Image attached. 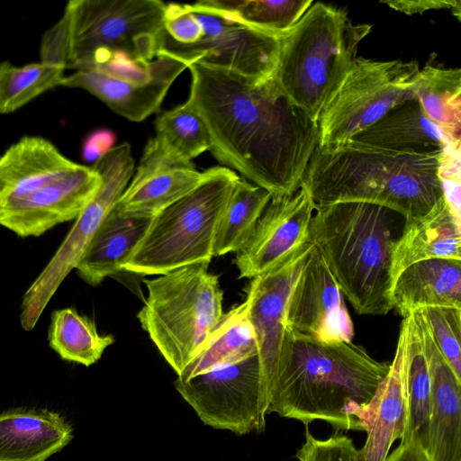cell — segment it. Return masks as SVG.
I'll list each match as a JSON object with an SVG mask.
<instances>
[{
    "label": "cell",
    "mask_w": 461,
    "mask_h": 461,
    "mask_svg": "<svg viewBox=\"0 0 461 461\" xmlns=\"http://www.w3.org/2000/svg\"><path fill=\"white\" fill-rule=\"evenodd\" d=\"M187 68L185 104L203 123L214 158L267 190L271 200L292 196L318 147V123L274 77L257 80L198 63Z\"/></svg>",
    "instance_id": "6da1fadb"
},
{
    "label": "cell",
    "mask_w": 461,
    "mask_h": 461,
    "mask_svg": "<svg viewBox=\"0 0 461 461\" xmlns=\"http://www.w3.org/2000/svg\"><path fill=\"white\" fill-rule=\"evenodd\" d=\"M389 368L352 341L323 344L285 331L267 414L305 426L322 420L338 431L359 430L348 410L367 404Z\"/></svg>",
    "instance_id": "7a4b0ae2"
},
{
    "label": "cell",
    "mask_w": 461,
    "mask_h": 461,
    "mask_svg": "<svg viewBox=\"0 0 461 461\" xmlns=\"http://www.w3.org/2000/svg\"><path fill=\"white\" fill-rule=\"evenodd\" d=\"M440 153L398 154L351 141L334 150L317 147L302 184L315 204L368 203L407 221L426 214L443 198Z\"/></svg>",
    "instance_id": "3957f363"
},
{
    "label": "cell",
    "mask_w": 461,
    "mask_h": 461,
    "mask_svg": "<svg viewBox=\"0 0 461 461\" xmlns=\"http://www.w3.org/2000/svg\"><path fill=\"white\" fill-rule=\"evenodd\" d=\"M101 185L92 167L42 137L24 136L0 157V225L22 238L41 236L76 220Z\"/></svg>",
    "instance_id": "277c9868"
},
{
    "label": "cell",
    "mask_w": 461,
    "mask_h": 461,
    "mask_svg": "<svg viewBox=\"0 0 461 461\" xmlns=\"http://www.w3.org/2000/svg\"><path fill=\"white\" fill-rule=\"evenodd\" d=\"M310 240L361 315L393 310L391 210L363 202L315 204Z\"/></svg>",
    "instance_id": "5b68a950"
},
{
    "label": "cell",
    "mask_w": 461,
    "mask_h": 461,
    "mask_svg": "<svg viewBox=\"0 0 461 461\" xmlns=\"http://www.w3.org/2000/svg\"><path fill=\"white\" fill-rule=\"evenodd\" d=\"M166 4L158 0H72L41 40V61L87 70L113 53L157 57Z\"/></svg>",
    "instance_id": "8992f818"
},
{
    "label": "cell",
    "mask_w": 461,
    "mask_h": 461,
    "mask_svg": "<svg viewBox=\"0 0 461 461\" xmlns=\"http://www.w3.org/2000/svg\"><path fill=\"white\" fill-rule=\"evenodd\" d=\"M372 25L353 24L348 14L313 2L279 38L274 78L294 104L318 123L320 115L357 58L358 43Z\"/></svg>",
    "instance_id": "52a82bcc"
},
{
    "label": "cell",
    "mask_w": 461,
    "mask_h": 461,
    "mask_svg": "<svg viewBox=\"0 0 461 461\" xmlns=\"http://www.w3.org/2000/svg\"><path fill=\"white\" fill-rule=\"evenodd\" d=\"M208 169L198 186L150 220L122 271L144 276L209 265L220 219L240 177L226 167Z\"/></svg>",
    "instance_id": "ba28073f"
},
{
    "label": "cell",
    "mask_w": 461,
    "mask_h": 461,
    "mask_svg": "<svg viewBox=\"0 0 461 461\" xmlns=\"http://www.w3.org/2000/svg\"><path fill=\"white\" fill-rule=\"evenodd\" d=\"M148 297L138 312L142 329L179 375L223 316V293L204 263L143 279Z\"/></svg>",
    "instance_id": "9c48e42d"
},
{
    "label": "cell",
    "mask_w": 461,
    "mask_h": 461,
    "mask_svg": "<svg viewBox=\"0 0 461 461\" xmlns=\"http://www.w3.org/2000/svg\"><path fill=\"white\" fill-rule=\"evenodd\" d=\"M417 61L357 57L318 120V148L334 150L394 105L414 97Z\"/></svg>",
    "instance_id": "30bf717a"
},
{
    "label": "cell",
    "mask_w": 461,
    "mask_h": 461,
    "mask_svg": "<svg viewBox=\"0 0 461 461\" xmlns=\"http://www.w3.org/2000/svg\"><path fill=\"white\" fill-rule=\"evenodd\" d=\"M92 168L101 176L99 190L23 296L20 321L25 330L34 328L48 303L75 268L96 230L126 189L134 171L131 146L127 142L113 146L94 163Z\"/></svg>",
    "instance_id": "8fae6325"
},
{
    "label": "cell",
    "mask_w": 461,
    "mask_h": 461,
    "mask_svg": "<svg viewBox=\"0 0 461 461\" xmlns=\"http://www.w3.org/2000/svg\"><path fill=\"white\" fill-rule=\"evenodd\" d=\"M201 24L199 39L190 44L174 41L163 30L157 56L165 54L189 65L198 63L265 80L274 76L279 39L246 25L201 3L187 4Z\"/></svg>",
    "instance_id": "7c38bea8"
},
{
    "label": "cell",
    "mask_w": 461,
    "mask_h": 461,
    "mask_svg": "<svg viewBox=\"0 0 461 461\" xmlns=\"http://www.w3.org/2000/svg\"><path fill=\"white\" fill-rule=\"evenodd\" d=\"M175 387L204 425L237 435L266 428L268 402L258 354L185 382L176 379Z\"/></svg>",
    "instance_id": "4fadbf2b"
},
{
    "label": "cell",
    "mask_w": 461,
    "mask_h": 461,
    "mask_svg": "<svg viewBox=\"0 0 461 461\" xmlns=\"http://www.w3.org/2000/svg\"><path fill=\"white\" fill-rule=\"evenodd\" d=\"M186 68L165 54L140 61L113 53L90 69L66 76L61 86L86 90L115 113L138 122L159 111L171 85Z\"/></svg>",
    "instance_id": "5bb4252c"
},
{
    "label": "cell",
    "mask_w": 461,
    "mask_h": 461,
    "mask_svg": "<svg viewBox=\"0 0 461 461\" xmlns=\"http://www.w3.org/2000/svg\"><path fill=\"white\" fill-rule=\"evenodd\" d=\"M285 332L323 344L350 342L354 338L343 294L315 246L292 289Z\"/></svg>",
    "instance_id": "9a60e30c"
},
{
    "label": "cell",
    "mask_w": 461,
    "mask_h": 461,
    "mask_svg": "<svg viewBox=\"0 0 461 461\" xmlns=\"http://www.w3.org/2000/svg\"><path fill=\"white\" fill-rule=\"evenodd\" d=\"M313 248V242L309 240L266 272L251 278L247 289L245 302L256 335L268 403L285 331L289 297Z\"/></svg>",
    "instance_id": "2e32d148"
},
{
    "label": "cell",
    "mask_w": 461,
    "mask_h": 461,
    "mask_svg": "<svg viewBox=\"0 0 461 461\" xmlns=\"http://www.w3.org/2000/svg\"><path fill=\"white\" fill-rule=\"evenodd\" d=\"M315 203L303 184L290 197L271 200L233 263L240 278H253L310 240Z\"/></svg>",
    "instance_id": "e0dca14e"
},
{
    "label": "cell",
    "mask_w": 461,
    "mask_h": 461,
    "mask_svg": "<svg viewBox=\"0 0 461 461\" xmlns=\"http://www.w3.org/2000/svg\"><path fill=\"white\" fill-rule=\"evenodd\" d=\"M208 174L209 169L198 171L192 162L166 155L150 139L113 209L124 217L151 219L198 186Z\"/></svg>",
    "instance_id": "ac0fdd59"
},
{
    "label": "cell",
    "mask_w": 461,
    "mask_h": 461,
    "mask_svg": "<svg viewBox=\"0 0 461 461\" xmlns=\"http://www.w3.org/2000/svg\"><path fill=\"white\" fill-rule=\"evenodd\" d=\"M403 332L400 328L396 350L389 371L373 399L366 405L348 409V415L366 432L359 449L361 461H385L396 439L406 428V401L402 376Z\"/></svg>",
    "instance_id": "d6986e66"
},
{
    "label": "cell",
    "mask_w": 461,
    "mask_h": 461,
    "mask_svg": "<svg viewBox=\"0 0 461 461\" xmlns=\"http://www.w3.org/2000/svg\"><path fill=\"white\" fill-rule=\"evenodd\" d=\"M415 312L431 382L429 460L461 461V381L441 355L420 313Z\"/></svg>",
    "instance_id": "ffe728a7"
},
{
    "label": "cell",
    "mask_w": 461,
    "mask_h": 461,
    "mask_svg": "<svg viewBox=\"0 0 461 461\" xmlns=\"http://www.w3.org/2000/svg\"><path fill=\"white\" fill-rule=\"evenodd\" d=\"M348 141L398 154L440 153L449 143L419 101L405 100Z\"/></svg>",
    "instance_id": "44dd1931"
},
{
    "label": "cell",
    "mask_w": 461,
    "mask_h": 461,
    "mask_svg": "<svg viewBox=\"0 0 461 461\" xmlns=\"http://www.w3.org/2000/svg\"><path fill=\"white\" fill-rule=\"evenodd\" d=\"M73 438L58 412L13 410L0 414V461H46Z\"/></svg>",
    "instance_id": "7402d4cb"
},
{
    "label": "cell",
    "mask_w": 461,
    "mask_h": 461,
    "mask_svg": "<svg viewBox=\"0 0 461 461\" xmlns=\"http://www.w3.org/2000/svg\"><path fill=\"white\" fill-rule=\"evenodd\" d=\"M391 302L403 318L427 307L461 308V260L432 258L410 265L394 278Z\"/></svg>",
    "instance_id": "603a6c76"
},
{
    "label": "cell",
    "mask_w": 461,
    "mask_h": 461,
    "mask_svg": "<svg viewBox=\"0 0 461 461\" xmlns=\"http://www.w3.org/2000/svg\"><path fill=\"white\" fill-rule=\"evenodd\" d=\"M432 258L461 260V221L444 197L426 214L405 221L393 249V279L410 265Z\"/></svg>",
    "instance_id": "cb8c5ba5"
},
{
    "label": "cell",
    "mask_w": 461,
    "mask_h": 461,
    "mask_svg": "<svg viewBox=\"0 0 461 461\" xmlns=\"http://www.w3.org/2000/svg\"><path fill=\"white\" fill-rule=\"evenodd\" d=\"M402 376L406 428L401 442L414 440L427 452L430 418L431 382L422 333L415 311L403 318Z\"/></svg>",
    "instance_id": "d4e9b609"
},
{
    "label": "cell",
    "mask_w": 461,
    "mask_h": 461,
    "mask_svg": "<svg viewBox=\"0 0 461 461\" xmlns=\"http://www.w3.org/2000/svg\"><path fill=\"white\" fill-rule=\"evenodd\" d=\"M151 219L124 217L113 209L75 267L78 276L88 285H97L105 277L122 271Z\"/></svg>",
    "instance_id": "484cf974"
},
{
    "label": "cell",
    "mask_w": 461,
    "mask_h": 461,
    "mask_svg": "<svg viewBox=\"0 0 461 461\" xmlns=\"http://www.w3.org/2000/svg\"><path fill=\"white\" fill-rule=\"evenodd\" d=\"M255 354H258L256 335L244 301L223 314L199 352L176 379L185 382Z\"/></svg>",
    "instance_id": "4316f807"
},
{
    "label": "cell",
    "mask_w": 461,
    "mask_h": 461,
    "mask_svg": "<svg viewBox=\"0 0 461 461\" xmlns=\"http://www.w3.org/2000/svg\"><path fill=\"white\" fill-rule=\"evenodd\" d=\"M426 116L449 142H461V69L427 64L413 86Z\"/></svg>",
    "instance_id": "83f0119b"
},
{
    "label": "cell",
    "mask_w": 461,
    "mask_h": 461,
    "mask_svg": "<svg viewBox=\"0 0 461 461\" xmlns=\"http://www.w3.org/2000/svg\"><path fill=\"white\" fill-rule=\"evenodd\" d=\"M263 187L240 178L220 219L213 244V257L240 251L252 235L271 201Z\"/></svg>",
    "instance_id": "f1b7e54d"
},
{
    "label": "cell",
    "mask_w": 461,
    "mask_h": 461,
    "mask_svg": "<svg viewBox=\"0 0 461 461\" xmlns=\"http://www.w3.org/2000/svg\"><path fill=\"white\" fill-rule=\"evenodd\" d=\"M48 340L62 359L89 366L101 358L114 339L101 335L95 322L76 309L65 308L52 312Z\"/></svg>",
    "instance_id": "f546056e"
},
{
    "label": "cell",
    "mask_w": 461,
    "mask_h": 461,
    "mask_svg": "<svg viewBox=\"0 0 461 461\" xmlns=\"http://www.w3.org/2000/svg\"><path fill=\"white\" fill-rule=\"evenodd\" d=\"M201 3L279 39L298 23L313 1L203 0Z\"/></svg>",
    "instance_id": "4dcf8cb0"
},
{
    "label": "cell",
    "mask_w": 461,
    "mask_h": 461,
    "mask_svg": "<svg viewBox=\"0 0 461 461\" xmlns=\"http://www.w3.org/2000/svg\"><path fill=\"white\" fill-rule=\"evenodd\" d=\"M155 129L153 140L166 155L175 159L192 162L210 149L203 123L185 103L160 113Z\"/></svg>",
    "instance_id": "1f68e13d"
},
{
    "label": "cell",
    "mask_w": 461,
    "mask_h": 461,
    "mask_svg": "<svg viewBox=\"0 0 461 461\" xmlns=\"http://www.w3.org/2000/svg\"><path fill=\"white\" fill-rule=\"evenodd\" d=\"M65 68L43 62L16 67L0 63V113H13L45 91L61 86Z\"/></svg>",
    "instance_id": "d6a6232c"
},
{
    "label": "cell",
    "mask_w": 461,
    "mask_h": 461,
    "mask_svg": "<svg viewBox=\"0 0 461 461\" xmlns=\"http://www.w3.org/2000/svg\"><path fill=\"white\" fill-rule=\"evenodd\" d=\"M416 311L441 355L461 381V308L427 307Z\"/></svg>",
    "instance_id": "836d02e7"
},
{
    "label": "cell",
    "mask_w": 461,
    "mask_h": 461,
    "mask_svg": "<svg viewBox=\"0 0 461 461\" xmlns=\"http://www.w3.org/2000/svg\"><path fill=\"white\" fill-rule=\"evenodd\" d=\"M298 461H361L359 449L347 435L335 432L327 438H317L305 426V439L295 453Z\"/></svg>",
    "instance_id": "e575fe53"
},
{
    "label": "cell",
    "mask_w": 461,
    "mask_h": 461,
    "mask_svg": "<svg viewBox=\"0 0 461 461\" xmlns=\"http://www.w3.org/2000/svg\"><path fill=\"white\" fill-rule=\"evenodd\" d=\"M460 144L449 142L440 153L438 175L443 197L454 216L461 221Z\"/></svg>",
    "instance_id": "d590c367"
},
{
    "label": "cell",
    "mask_w": 461,
    "mask_h": 461,
    "mask_svg": "<svg viewBox=\"0 0 461 461\" xmlns=\"http://www.w3.org/2000/svg\"><path fill=\"white\" fill-rule=\"evenodd\" d=\"M164 30L174 41L180 44L194 43L201 35V24L187 4L166 5Z\"/></svg>",
    "instance_id": "8d00e7d4"
},
{
    "label": "cell",
    "mask_w": 461,
    "mask_h": 461,
    "mask_svg": "<svg viewBox=\"0 0 461 461\" xmlns=\"http://www.w3.org/2000/svg\"><path fill=\"white\" fill-rule=\"evenodd\" d=\"M380 3L407 15L420 14L429 10L448 9L461 20V5L458 0H386Z\"/></svg>",
    "instance_id": "74e56055"
},
{
    "label": "cell",
    "mask_w": 461,
    "mask_h": 461,
    "mask_svg": "<svg viewBox=\"0 0 461 461\" xmlns=\"http://www.w3.org/2000/svg\"><path fill=\"white\" fill-rule=\"evenodd\" d=\"M115 135L109 130H98L92 132L85 140L82 154L86 160L94 163L113 147Z\"/></svg>",
    "instance_id": "f35d334b"
},
{
    "label": "cell",
    "mask_w": 461,
    "mask_h": 461,
    "mask_svg": "<svg viewBox=\"0 0 461 461\" xmlns=\"http://www.w3.org/2000/svg\"><path fill=\"white\" fill-rule=\"evenodd\" d=\"M385 461H429L426 450L416 441L401 442Z\"/></svg>",
    "instance_id": "ab89813d"
}]
</instances>
